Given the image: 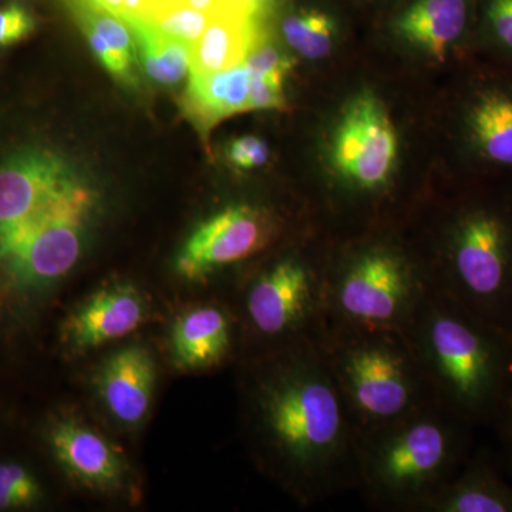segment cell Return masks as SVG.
<instances>
[{
    "label": "cell",
    "mask_w": 512,
    "mask_h": 512,
    "mask_svg": "<svg viewBox=\"0 0 512 512\" xmlns=\"http://www.w3.org/2000/svg\"><path fill=\"white\" fill-rule=\"evenodd\" d=\"M252 386V426L276 476L299 503L359 490V437L322 350L271 353Z\"/></svg>",
    "instance_id": "obj_1"
},
{
    "label": "cell",
    "mask_w": 512,
    "mask_h": 512,
    "mask_svg": "<svg viewBox=\"0 0 512 512\" xmlns=\"http://www.w3.org/2000/svg\"><path fill=\"white\" fill-rule=\"evenodd\" d=\"M434 400L488 426L512 363V340L503 330L433 289L403 329Z\"/></svg>",
    "instance_id": "obj_2"
},
{
    "label": "cell",
    "mask_w": 512,
    "mask_h": 512,
    "mask_svg": "<svg viewBox=\"0 0 512 512\" xmlns=\"http://www.w3.org/2000/svg\"><path fill=\"white\" fill-rule=\"evenodd\" d=\"M423 254L434 289L512 336V190L466 195Z\"/></svg>",
    "instance_id": "obj_3"
},
{
    "label": "cell",
    "mask_w": 512,
    "mask_h": 512,
    "mask_svg": "<svg viewBox=\"0 0 512 512\" xmlns=\"http://www.w3.org/2000/svg\"><path fill=\"white\" fill-rule=\"evenodd\" d=\"M474 424L439 403L359 440V490L377 511L417 512L473 453Z\"/></svg>",
    "instance_id": "obj_4"
},
{
    "label": "cell",
    "mask_w": 512,
    "mask_h": 512,
    "mask_svg": "<svg viewBox=\"0 0 512 512\" xmlns=\"http://www.w3.org/2000/svg\"><path fill=\"white\" fill-rule=\"evenodd\" d=\"M319 348L359 440L437 403L402 330L332 326Z\"/></svg>",
    "instance_id": "obj_5"
},
{
    "label": "cell",
    "mask_w": 512,
    "mask_h": 512,
    "mask_svg": "<svg viewBox=\"0 0 512 512\" xmlns=\"http://www.w3.org/2000/svg\"><path fill=\"white\" fill-rule=\"evenodd\" d=\"M433 289L423 254L403 242L372 238L350 244L328 254L329 328L403 332Z\"/></svg>",
    "instance_id": "obj_6"
},
{
    "label": "cell",
    "mask_w": 512,
    "mask_h": 512,
    "mask_svg": "<svg viewBox=\"0 0 512 512\" xmlns=\"http://www.w3.org/2000/svg\"><path fill=\"white\" fill-rule=\"evenodd\" d=\"M96 201L80 178L0 235V291H43L69 275L82 258Z\"/></svg>",
    "instance_id": "obj_7"
},
{
    "label": "cell",
    "mask_w": 512,
    "mask_h": 512,
    "mask_svg": "<svg viewBox=\"0 0 512 512\" xmlns=\"http://www.w3.org/2000/svg\"><path fill=\"white\" fill-rule=\"evenodd\" d=\"M328 255L288 252L249 276L241 315L249 335L269 353L318 346L328 332Z\"/></svg>",
    "instance_id": "obj_8"
},
{
    "label": "cell",
    "mask_w": 512,
    "mask_h": 512,
    "mask_svg": "<svg viewBox=\"0 0 512 512\" xmlns=\"http://www.w3.org/2000/svg\"><path fill=\"white\" fill-rule=\"evenodd\" d=\"M284 224L265 205L235 202L202 221L178 252L175 271L190 282H205L275 247Z\"/></svg>",
    "instance_id": "obj_9"
},
{
    "label": "cell",
    "mask_w": 512,
    "mask_h": 512,
    "mask_svg": "<svg viewBox=\"0 0 512 512\" xmlns=\"http://www.w3.org/2000/svg\"><path fill=\"white\" fill-rule=\"evenodd\" d=\"M397 134L375 94L353 97L343 110L332 144L333 167L350 191L379 198L389 190Z\"/></svg>",
    "instance_id": "obj_10"
},
{
    "label": "cell",
    "mask_w": 512,
    "mask_h": 512,
    "mask_svg": "<svg viewBox=\"0 0 512 512\" xmlns=\"http://www.w3.org/2000/svg\"><path fill=\"white\" fill-rule=\"evenodd\" d=\"M478 83L464 103V144L481 170L512 174V79Z\"/></svg>",
    "instance_id": "obj_11"
},
{
    "label": "cell",
    "mask_w": 512,
    "mask_h": 512,
    "mask_svg": "<svg viewBox=\"0 0 512 512\" xmlns=\"http://www.w3.org/2000/svg\"><path fill=\"white\" fill-rule=\"evenodd\" d=\"M79 180L53 151L28 148L6 158L0 164V235Z\"/></svg>",
    "instance_id": "obj_12"
},
{
    "label": "cell",
    "mask_w": 512,
    "mask_h": 512,
    "mask_svg": "<svg viewBox=\"0 0 512 512\" xmlns=\"http://www.w3.org/2000/svg\"><path fill=\"white\" fill-rule=\"evenodd\" d=\"M146 315V301L134 286L111 285L94 293L67 318L64 345L76 353L99 348L140 328Z\"/></svg>",
    "instance_id": "obj_13"
},
{
    "label": "cell",
    "mask_w": 512,
    "mask_h": 512,
    "mask_svg": "<svg viewBox=\"0 0 512 512\" xmlns=\"http://www.w3.org/2000/svg\"><path fill=\"white\" fill-rule=\"evenodd\" d=\"M417 512H512V480L487 451H473Z\"/></svg>",
    "instance_id": "obj_14"
},
{
    "label": "cell",
    "mask_w": 512,
    "mask_h": 512,
    "mask_svg": "<svg viewBox=\"0 0 512 512\" xmlns=\"http://www.w3.org/2000/svg\"><path fill=\"white\" fill-rule=\"evenodd\" d=\"M237 320L221 305L198 306L175 320L171 350L180 369L220 366L235 348Z\"/></svg>",
    "instance_id": "obj_15"
},
{
    "label": "cell",
    "mask_w": 512,
    "mask_h": 512,
    "mask_svg": "<svg viewBox=\"0 0 512 512\" xmlns=\"http://www.w3.org/2000/svg\"><path fill=\"white\" fill-rule=\"evenodd\" d=\"M156 377L150 352L143 346H127L114 352L101 367L97 380L101 399L117 420L136 426L150 409Z\"/></svg>",
    "instance_id": "obj_16"
},
{
    "label": "cell",
    "mask_w": 512,
    "mask_h": 512,
    "mask_svg": "<svg viewBox=\"0 0 512 512\" xmlns=\"http://www.w3.org/2000/svg\"><path fill=\"white\" fill-rule=\"evenodd\" d=\"M49 440L64 470L80 483L100 490L120 484L123 464L119 454L90 427L72 419L59 420Z\"/></svg>",
    "instance_id": "obj_17"
},
{
    "label": "cell",
    "mask_w": 512,
    "mask_h": 512,
    "mask_svg": "<svg viewBox=\"0 0 512 512\" xmlns=\"http://www.w3.org/2000/svg\"><path fill=\"white\" fill-rule=\"evenodd\" d=\"M473 19V0H417L397 19L399 35L421 47L437 62L466 36Z\"/></svg>",
    "instance_id": "obj_18"
},
{
    "label": "cell",
    "mask_w": 512,
    "mask_h": 512,
    "mask_svg": "<svg viewBox=\"0 0 512 512\" xmlns=\"http://www.w3.org/2000/svg\"><path fill=\"white\" fill-rule=\"evenodd\" d=\"M251 74L244 64L222 72L192 76L183 99L185 114L202 133L218 121L249 111Z\"/></svg>",
    "instance_id": "obj_19"
},
{
    "label": "cell",
    "mask_w": 512,
    "mask_h": 512,
    "mask_svg": "<svg viewBox=\"0 0 512 512\" xmlns=\"http://www.w3.org/2000/svg\"><path fill=\"white\" fill-rule=\"evenodd\" d=\"M252 13L227 12L214 16L191 47L192 76H205L232 69L244 63L249 49L261 33L251 19Z\"/></svg>",
    "instance_id": "obj_20"
},
{
    "label": "cell",
    "mask_w": 512,
    "mask_h": 512,
    "mask_svg": "<svg viewBox=\"0 0 512 512\" xmlns=\"http://www.w3.org/2000/svg\"><path fill=\"white\" fill-rule=\"evenodd\" d=\"M137 40V56L151 80L174 86L191 70V47L171 39L143 20L127 22Z\"/></svg>",
    "instance_id": "obj_21"
},
{
    "label": "cell",
    "mask_w": 512,
    "mask_h": 512,
    "mask_svg": "<svg viewBox=\"0 0 512 512\" xmlns=\"http://www.w3.org/2000/svg\"><path fill=\"white\" fill-rule=\"evenodd\" d=\"M286 42L303 57L323 59L332 52L336 26L333 19L319 10H306L288 16L282 25Z\"/></svg>",
    "instance_id": "obj_22"
},
{
    "label": "cell",
    "mask_w": 512,
    "mask_h": 512,
    "mask_svg": "<svg viewBox=\"0 0 512 512\" xmlns=\"http://www.w3.org/2000/svg\"><path fill=\"white\" fill-rule=\"evenodd\" d=\"M212 18L214 16L180 2L157 6L143 22L150 23L163 35L192 47L200 40Z\"/></svg>",
    "instance_id": "obj_23"
},
{
    "label": "cell",
    "mask_w": 512,
    "mask_h": 512,
    "mask_svg": "<svg viewBox=\"0 0 512 512\" xmlns=\"http://www.w3.org/2000/svg\"><path fill=\"white\" fill-rule=\"evenodd\" d=\"M485 45L512 64V0H480Z\"/></svg>",
    "instance_id": "obj_24"
},
{
    "label": "cell",
    "mask_w": 512,
    "mask_h": 512,
    "mask_svg": "<svg viewBox=\"0 0 512 512\" xmlns=\"http://www.w3.org/2000/svg\"><path fill=\"white\" fill-rule=\"evenodd\" d=\"M42 497L35 476L15 463H0V510L30 507Z\"/></svg>",
    "instance_id": "obj_25"
},
{
    "label": "cell",
    "mask_w": 512,
    "mask_h": 512,
    "mask_svg": "<svg viewBox=\"0 0 512 512\" xmlns=\"http://www.w3.org/2000/svg\"><path fill=\"white\" fill-rule=\"evenodd\" d=\"M242 64L247 67L249 74L284 83L286 74L295 67V60L259 36Z\"/></svg>",
    "instance_id": "obj_26"
},
{
    "label": "cell",
    "mask_w": 512,
    "mask_h": 512,
    "mask_svg": "<svg viewBox=\"0 0 512 512\" xmlns=\"http://www.w3.org/2000/svg\"><path fill=\"white\" fill-rule=\"evenodd\" d=\"M84 35L89 40L94 55L101 63V66L107 70L117 80V82L126 84V86H137V76L134 72V57L130 53L121 52L119 49L111 47L106 40L94 32L93 29L82 26Z\"/></svg>",
    "instance_id": "obj_27"
},
{
    "label": "cell",
    "mask_w": 512,
    "mask_h": 512,
    "mask_svg": "<svg viewBox=\"0 0 512 512\" xmlns=\"http://www.w3.org/2000/svg\"><path fill=\"white\" fill-rule=\"evenodd\" d=\"M36 18L29 9L18 3L0 8V47L22 42L36 29Z\"/></svg>",
    "instance_id": "obj_28"
},
{
    "label": "cell",
    "mask_w": 512,
    "mask_h": 512,
    "mask_svg": "<svg viewBox=\"0 0 512 512\" xmlns=\"http://www.w3.org/2000/svg\"><path fill=\"white\" fill-rule=\"evenodd\" d=\"M228 163L237 171H252L264 167L269 158L268 144L262 138L242 136L227 147Z\"/></svg>",
    "instance_id": "obj_29"
},
{
    "label": "cell",
    "mask_w": 512,
    "mask_h": 512,
    "mask_svg": "<svg viewBox=\"0 0 512 512\" xmlns=\"http://www.w3.org/2000/svg\"><path fill=\"white\" fill-rule=\"evenodd\" d=\"M288 109L284 93V83L268 77L251 74L249 86V110H281Z\"/></svg>",
    "instance_id": "obj_30"
},
{
    "label": "cell",
    "mask_w": 512,
    "mask_h": 512,
    "mask_svg": "<svg viewBox=\"0 0 512 512\" xmlns=\"http://www.w3.org/2000/svg\"><path fill=\"white\" fill-rule=\"evenodd\" d=\"M488 426L493 427L497 434H512V363L508 367Z\"/></svg>",
    "instance_id": "obj_31"
},
{
    "label": "cell",
    "mask_w": 512,
    "mask_h": 512,
    "mask_svg": "<svg viewBox=\"0 0 512 512\" xmlns=\"http://www.w3.org/2000/svg\"><path fill=\"white\" fill-rule=\"evenodd\" d=\"M157 6V0H123L119 18L126 22L146 20Z\"/></svg>",
    "instance_id": "obj_32"
},
{
    "label": "cell",
    "mask_w": 512,
    "mask_h": 512,
    "mask_svg": "<svg viewBox=\"0 0 512 512\" xmlns=\"http://www.w3.org/2000/svg\"><path fill=\"white\" fill-rule=\"evenodd\" d=\"M501 444V464L512 480V434H498Z\"/></svg>",
    "instance_id": "obj_33"
},
{
    "label": "cell",
    "mask_w": 512,
    "mask_h": 512,
    "mask_svg": "<svg viewBox=\"0 0 512 512\" xmlns=\"http://www.w3.org/2000/svg\"><path fill=\"white\" fill-rule=\"evenodd\" d=\"M93 5L99 6V8L107 10V12L113 13V15L119 16L121 12V6H123V0H89Z\"/></svg>",
    "instance_id": "obj_34"
},
{
    "label": "cell",
    "mask_w": 512,
    "mask_h": 512,
    "mask_svg": "<svg viewBox=\"0 0 512 512\" xmlns=\"http://www.w3.org/2000/svg\"><path fill=\"white\" fill-rule=\"evenodd\" d=\"M178 2H181V0H157V6H160V5H170V3H178ZM156 6V8H157ZM154 8V9H156ZM153 13V12H151Z\"/></svg>",
    "instance_id": "obj_35"
},
{
    "label": "cell",
    "mask_w": 512,
    "mask_h": 512,
    "mask_svg": "<svg viewBox=\"0 0 512 512\" xmlns=\"http://www.w3.org/2000/svg\"><path fill=\"white\" fill-rule=\"evenodd\" d=\"M256 2H258V0H256Z\"/></svg>",
    "instance_id": "obj_36"
},
{
    "label": "cell",
    "mask_w": 512,
    "mask_h": 512,
    "mask_svg": "<svg viewBox=\"0 0 512 512\" xmlns=\"http://www.w3.org/2000/svg\"><path fill=\"white\" fill-rule=\"evenodd\" d=\"M511 340H512V336H511Z\"/></svg>",
    "instance_id": "obj_37"
}]
</instances>
